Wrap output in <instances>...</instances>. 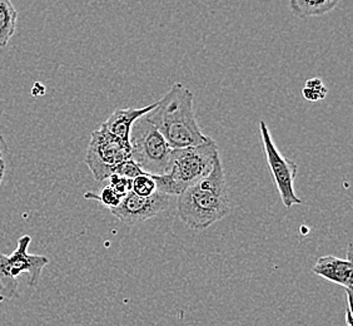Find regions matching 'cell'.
I'll return each instance as SVG.
<instances>
[{
  "mask_svg": "<svg viewBox=\"0 0 353 326\" xmlns=\"http://www.w3.org/2000/svg\"><path fill=\"white\" fill-rule=\"evenodd\" d=\"M178 218L194 231H204L231 211L223 164L218 155L208 175L176 198Z\"/></svg>",
  "mask_w": 353,
  "mask_h": 326,
  "instance_id": "cell-1",
  "label": "cell"
},
{
  "mask_svg": "<svg viewBox=\"0 0 353 326\" xmlns=\"http://www.w3.org/2000/svg\"><path fill=\"white\" fill-rule=\"evenodd\" d=\"M194 95L182 83H174L165 95L157 101V107L145 115L163 136L172 150L199 146L208 140L197 123L193 111Z\"/></svg>",
  "mask_w": 353,
  "mask_h": 326,
  "instance_id": "cell-2",
  "label": "cell"
},
{
  "mask_svg": "<svg viewBox=\"0 0 353 326\" xmlns=\"http://www.w3.org/2000/svg\"><path fill=\"white\" fill-rule=\"evenodd\" d=\"M219 155L217 143L208 137L199 146L172 151L168 170L162 176H152L157 192L167 196H179L192 184L210 173Z\"/></svg>",
  "mask_w": 353,
  "mask_h": 326,
  "instance_id": "cell-3",
  "label": "cell"
},
{
  "mask_svg": "<svg viewBox=\"0 0 353 326\" xmlns=\"http://www.w3.org/2000/svg\"><path fill=\"white\" fill-rule=\"evenodd\" d=\"M130 160L150 176H162L170 164L172 148L156 127L143 116L130 129Z\"/></svg>",
  "mask_w": 353,
  "mask_h": 326,
  "instance_id": "cell-4",
  "label": "cell"
},
{
  "mask_svg": "<svg viewBox=\"0 0 353 326\" xmlns=\"http://www.w3.org/2000/svg\"><path fill=\"white\" fill-rule=\"evenodd\" d=\"M30 242L32 238L24 235L18 238L17 247L10 255L0 252V290L8 299L18 298L19 279L23 275L28 276V286L38 285L41 271L49 264L47 256L28 252Z\"/></svg>",
  "mask_w": 353,
  "mask_h": 326,
  "instance_id": "cell-5",
  "label": "cell"
},
{
  "mask_svg": "<svg viewBox=\"0 0 353 326\" xmlns=\"http://www.w3.org/2000/svg\"><path fill=\"white\" fill-rule=\"evenodd\" d=\"M132 157V148L128 142L109 133L104 126L92 132L89 141L85 164L97 182L108 180L119 163L128 161Z\"/></svg>",
  "mask_w": 353,
  "mask_h": 326,
  "instance_id": "cell-6",
  "label": "cell"
},
{
  "mask_svg": "<svg viewBox=\"0 0 353 326\" xmlns=\"http://www.w3.org/2000/svg\"><path fill=\"white\" fill-rule=\"evenodd\" d=\"M259 131H261L262 144L265 147L267 163L270 166L273 181L277 186L279 196L285 209H291L296 204H303V201L294 192V180L299 170L297 163L281 155V152L272 140L270 129L263 119L259 121Z\"/></svg>",
  "mask_w": 353,
  "mask_h": 326,
  "instance_id": "cell-7",
  "label": "cell"
},
{
  "mask_svg": "<svg viewBox=\"0 0 353 326\" xmlns=\"http://www.w3.org/2000/svg\"><path fill=\"white\" fill-rule=\"evenodd\" d=\"M170 201V196L158 192L150 198H139L133 192H130L123 198L122 202L110 212L123 224L136 226L168 210Z\"/></svg>",
  "mask_w": 353,
  "mask_h": 326,
  "instance_id": "cell-8",
  "label": "cell"
},
{
  "mask_svg": "<svg viewBox=\"0 0 353 326\" xmlns=\"http://www.w3.org/2000/svg\"><path fill=\"white\" fill-rule=\"evenodd\" d=\"M314 275L340 285L345 290H352L353 265L352 260L341 258L333 255L319 258L312 267Z\"/></svg>",
  "mask_w": 353,
  "mask_h": 326,
  "instance_id": "cell-9",
  "label": "cell"
},
{
  "mask_svg": "<svg viewBox=\"0 0 353 326\" xmlns=\"http://www.w3.org/2000/svg\"><path fill=\"white\" fill-rule=\"evenodd\" d=\"M157 102L148 104L143 108H124L114 111L108 119L103 123V126L107 128L109 133H112L117 138L122 140L124 142H128L130 140V129L137 119L145 116L150 111L156 108ZM130 143V142H128Z\"/></svg>",
  "mask_w": 353,
  "mask_h": 326,
  "instance_id": "cell-10",
  "label": "cell"
},
{
  "mask_svg": "<svg viewBox=\"0 0 353 326\" xmlns=\"http://www.w3.org/2000/svg\"><path fill=\"white\" fill-rule=\"evenodd\" d=\"M18 12L9 0H0V49L8 47L17 30Z\"/></svg>",
  "mask_w": 353,
  "mask_h": 326,
  "instance_id": "cell-11",
  "label": "cell"
},
{
  "mask_svg": "<svg viewBox=\"0 0 353 326\" xmlns=\"http://www.w3.org/2000/svg\"><path fill=\"white\" fill-rule=\"evenodd\" d=\"M340 4L339 0H323V1H306V0H292L290 8L294 15L299 18L321 17L332 12Z\"/></svg>",
  "mask_w": 353,
  "mask_h": 326,
  "instance_id": "cell-12",
  "label": "cell"
},
{
  "mask_svg": "<svg viewBox=\"0 0 353 326\" xmlns=\"http://www.w3.org/2000/svg\"><path fill=\"white\" fill-rule=\"evenodd\" d=\"M84 198H87V200H97V201H99L103 206L108 207L109 210H113V209H116L118 204L122 202L124 196L121 195V193H118L113 187H110L108 184V186L103 187L99 195H95L93 192H87V193L84 195Z\"/></svg>",
  "mask_w": 353,
  "mask_h": 326,
  "instance_id": "cell-13",
  "label": "cell"
},
{
  "mask_svg": "<svg viewBox=\"0 0 353 326\" xmlns=\"http://www.w3.org/2000/svg\"><path fill=\"white\" fill-rule=\"evenodd\" d=\"M132 192L139 198H150L157 192V186L153 177L142 173L132 181Z\"/></svg>",
  "mask_w": 353,
  "mask_h": 326,
  "instance_id": "cell-14",
  "label": "cell"
},
{
  "mask_svg": "<svg viewBox=\"0 0 353 326\" xmlns=\"http://www.w3.org/2000/svg\"><path fill=\"white\" fill-rule=\"evenodd\" d=\"M302 95L310 102H319L326 98L327 88L319 78H313L307 81L306 87L302 89Z\"/></svg>",
  "mask_w": 353,
  "mask_h": 326,
  "instance_id": "cell-15",
  "label": "cell"
},
{
  "mask_svg": "<svg viewBox=\"0 0 353 326\" xmlns=\"http://www.w3.org/2000/svg\"><path fill=\"white\" fill-rule=\"evenodd\" d=\"M113 173L133 181L136 177L141 176L144 172L132 160H128V161L119 163L113 171Z\"/></svg>",
  "mask_w": 353,
  "mask_h": 326,
  "instance_id": "cell-16",
  "label": "cell"
},
{
  "mask_svg": "<svg viewBox=\"0 0 353 326\" xmlns=\"http://www.w3.org/2000/svg\"><path fill=\"white\" fill-rule=\"evenodd\" d=\"M109 186L113 187L114 190L121 193L123 196L128 195L130 192H132V181L127 180L124 177L118 176V175H112L109 177Z\"/></svg>",
  "mask_w": 353,
  "mask_h": 326,
  "instance_id": "cell-17",
  "label": "cell"
},
{
  "mask_svg": "<svg viewBox=\"0 0 353 326\" xmlns=\"http://www.w3.org/2000/svg\"><path fill=\"white\" fill-rule=\"evenodd\" d=\"M8 153V146L6 141H4V137L0 132V157H4Z\"/></svg>",
  "mask_w": 353,
  "mask_h": 326,
  "instance_id": "cell-18",
  "label": "cell"
},
{
  "mask_svg": "<svg viewBox=\"0 0 353 326\" xmlns=\"http://www.w3.org/2000/svg\"><path fill=\"white\" fill-rule=\"evenodd\" d=\"M6 169H7V166H6L4 157H0V184L3 182V178H4V175H6Z\"/></svg>",
  "mask_w": 353,
  "mask_h": 326,
  "instance_id": "cell-19",
  "label": "cell"
}]
</instances>
